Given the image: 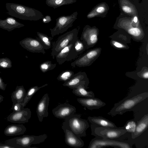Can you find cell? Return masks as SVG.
<instances>
[{
    "mask_svg": "<svg viewBox=\"0 0 148 148\" xmlns=\"http://www.w3.org/2000/svg\"><path fill=\"white\" fill-rule=\"evenodd\" d=\"M5 7L8 14L22 20L37 21L44 16L40 11L21 4L6 3Z\"/></svg>",
    "mask_w": 148,
    "mask_h": 148,
    "instance_id": "6da1fadb",
    "label": "cell"
},
{
    "mask_svg": "<svg viewBox=\"0 0 148 148\" xmlns=\"http://www.w3.org/2000/svg\"><path fill=\"white\" fill-rule=\"evenodd\" d=\"M148 97V92H145L129 99H123L115 103L108 114L112 116L117 114L122 115L127 112L131 111L138 103Z\"/></svg>",
    "mask_w": 148,
    "mask_h": 148,
    "instance_id": "7a4b0ae2",
    "label": "cell"
},
{
    "mask_svg": "<svg viewBox=\"0 0 148 148\" xmlns=\"http://www.w3.org/2000/svg\"><path fill=\"white\" fill-rule=\"evenodd\" d=\"M89 127L87 121L81 118V115L73 114L65 119L62 126V129H67L80 137L86 136V131Z\"/></svg>",
    "mask_w": 148,
    "mask_h": 148,
    "instance_id": "3957f363",
    "label": "cell"
},
{
    "mask_svg": "<svg viewBox=\"0 0 148 148\" xmlns=\"http://www.w3.org/2000/svg\"><path fill=\"white\" fill-rule=\"evenodd\" d=\"M47 137V135L44 134L38 136L24 135L6 140L5 144L14 148H30L32 144H39L44 142Z\"/></svg>",
    "mask_w": 148,
    "mask_h": 148,
    "instance_id": "277c9868",
    "label": "cell"
},
{
    "mask_svg": "<svg viewBox=\"0 0 148 148\" xmlns=\"http://www.w3.org/2000/svg\"><path fill=\"white\" fill-rule=\"evenodd\" d=\"M79 26L64 33L59 36L52 43L51 55L53 59L63 48L76 41L78 38V34Z\"/></svg>",
    "mask_w": 148,
    "mask_h": 148,
    "instance_id": "5b68a950",
    "label": "cell"
},
{
    "mask_svg": "<svg viewBox=\"0 0 148 148\" xmlns=\"http://www.w3.org/2000/svg\"><path fill=\"white\" fill-rule=\"evenodd\" d=\"M92 135L96 137L113 139L119 138L127 132L124 127L113 128L103 127L91 124Z\"/></svg>",
    "mask_w": 148,
    "mask_h": 148,
    "instance_id": "8992f818",
    "label": "cell"
},
{
    "mask_svg": "<svg viewBox=\"0 0 148 148\" xmlns=\"http://www.w3.org/2000/svg\"><path fill=\"white\" fill-rule=\"evenodd\" d=\"M77 12H75L71 15L62 16L56 19L55 27L49 29L52 37L53 38L56 35L62 34L71 27L73 23L77 19Z\"/></svg>",
    "mask_w": 148,
    "mask_h": 148,
    "instance_id": "52a82bcc",
    "label": "cell"
},
{
    "mask_svg": "<svg viewBox=\"0 0 148 148\" xmlns=\"http://www.w3.org/2000/svg\"><path fill=\"white\" fill-rule=\"evenodd\" d=\"M119 27L125 30L129 34L135 37H138L143 33L140 24H136L132 21L131 17L120 15L117 19Z\"/></svg>",
    "mask_w": 148,
    "mask_h": 148,
    "instance_id": "ba28073f",
    "label": "cell"
},
{
    "mask_svg": "<svg viewBox=\"0 0 148 148\" xmlns=\"http://www.w3.org/2000/svg\"><path fill=\"white\" fill-rule=\"evenodd\" d=\"M108 147L121 148L132 147L130 144L127 143L96 137L92 139L88 148H101Z\"/></svg>",
    "mask_w": 148,
    "mask_h": 148,
    "instance_id": "9c48e42d",
    "label": "cell"
},
{
    "mask_svg": "<svg viewBox=\"0 0 148 148\" xmlns=\"http://www.w3.org/2000/svg\"><path fill=\"white\" fill-rule=\"evenodd\" d=\"M98 30L95 27H91L86 25L83 28L80 40L88 48L97 42Z\"/></svg>",
    "mask_w": 148,
    "mask_h": 148,
    "instance_id": "30bf717a",
    "label": "cell"
},
{
    "mask_svg": "<svg viewBox=\"0 0 148 148\" xmlns=\"http://www.w3.org/2000/svg\"><path fill=\"white\" fill-rule=\"evenodd\" d=\"M100 50L99 48H97L89 51L71 63V66L75 67L89 66L97 58Z\"/></svg>",
    "mask_w": 148,
    "mask_h": 148,
    "instance_id": "8fae6325",
    "label": "cell"
},
{
    "mask_svg": "<svg viewBox=\"0 0 148 148\" xmlns=\"http://www.w3.org/2000/svg\"><path fill=\"white\" fill-rule=\"evenodd\" d=\"M20 45L24 49L32 53H45V49L40 41L31 37L25 38L19 42Z\"/></svg>",
    "mask_w": 148,
    "mask_h": 148,
    "instance_id": "7c38bea8",
    "label": "cell"
},
{
    "mask_svg": "<svg viewBox=\"0 0 148 148\" xmlns=\"http://www.w3.org/2000/svg\"><path fill=\"white\" fill-rule=\"evenodd\" d=\"M76 41L63 48L56 55L55 58L59 64L61 65L66 61L74 60L77 57L78 54L74 47Z\"/></svg>",
    "mask_w": 148,
    "mask_h": 148,
    "instance_id": "4fadbf2b",
    "label": "cell"
},
{
    "mask_svg": "<svg viewBox=\"0 0 148 148\" xmlns=\"http://www.w3.org/2000/svg\"><path fill=\"white\" fill-rule=\"evenodd\" d=\"M88 80L86 73L79 72L74 73L70 79L64 82L63 85L72 89L82 85L84 86L86 90L88 88Z\"/></svg>",
    "mask_w": 148,
    "mask_h": 148,
    "instance_id": "5bb4252c",
    "label": "cell"
},
{
    "mask_svg": "<svg viewBox=\"0 0 148 148\" xmlns=\"http://www.w3.org/2000/svg\"><path fill=\"white\" fill-rule=\"evenodd\" d=\"M31 116V112L28 108H23L22 110L13 111L7 118L8 121L15 123H25L28 122Z\"/></svg>",
    "mask_w": 148,
    "mask_h": 148,
    "instance_id": "9a60e30c",
    "label": "cell"
},
{
    "mask_svg": "<svg viewBox=\"0 0 148 148\" xmlns=\"http://www.w3.org/2000/svg\"><path fill=\"white\" fill-rule=\"evenodd\" d=\"M76 111L75 107L66 103L59 105L52 110V113L55 117L64 119L74 114Z\"/></svg>",
    "mask_w": 148,
    "mask_h": 148,
    "instance_id": "2e32d148",
    "label": "cell"
},
{
    "mask_svg": "<svg viewBox=\"0 0 148 148\" xmlns=\"http://www.w3.org/2000/svg\"><path fill=\"white\" fill-rule=\"evenodd\" d=\"M49 98L47 93L45 94L39 101L37 106L36 112L38 120L42 122L44 117L48 116V107Z\"/></svg>",
    "mask_w": 148,
    "mask_h": 148,
    "instance_id": "e0dca14e",
    "label": "cell"
},
{
    "mask_svg": "<svg viewBox=\"0 0 148 148\" xmlns=\"http://www.w3.org/2000/svg\"><path fill=\"white\" fill-rule=\"evenodd\" d=\"M77 100L82 106L91 110L99 109L106 105V103L100 99L95 97L78 98Z\"/></svg>",
    "mask_w": 148,
    "mask_h": 148,
    "instance_id": "ac0fdd59",
    "label": "cell"
},
{
    "mask_svg": "<svg viewBox=\"0 0 148 148\" xmlns=\"http://www.w3.org/2000/svg\"><path fill=\"white\" fill-rule=\"evenodd\" d=\"M62 130L65 133V142L67 145L76 148H81L84 146V143L80 137L67 129Z\"/></svg>",
    "mask_w": 148,
    "mask_h": 148,
    "instance_id": "d6986e66",
    "label": "cell"
},
{
    "mask_svg": "<svg viewBox=\"0 0 148 148\" xmlns=\"http://www.w3.org/2000/svg\"><path fill=\"white\" fill-rule=\"evenodd\" d=\"M109 10V7L106 2L100 3L95 6L87 14L88 19L96 17H105L106 16Z\"/></svg>",
    "mask_w": 148,
    "mask_h": 148,
    "instance_id": "ffe728a7",
    "label": "cell"
},
{
    "mask_svg": "<svg viewBox=\"0 0 148 148\" xmlns=\"http://www.w3.org/2000/svg\"><path fill=\"white\" fill-rule=\"evenodd\" d=\"M24 26V25L16 21L12 17H8L5 19H0V28L8 32H10L16 28Z\"/></svg>",
    "mask_w": 148,
    "mask_h": 148,
    "instance_id": "44dd1931",
    "label": "cell"
},
{
    "mask_svg": "<svg viewBox=\"0 0 148 148\" xmlns=\"http://www.w3.org/2000/svg\"><path fill=\"white\" fill-rule=\"evenodd\" d=\"M118 2L120 8L124 14L131 17L138 16L135 6L129 0H119Z\"/></svg>",
    "mask_w": 148,
    "mask_h": 148,
    "instance_id": "7402d4cb",
    "label": "cell"
},
{
    "mask_svg": "<svg viewBox=\"0 0 148 148\" xmlns=\"http://www.w3.org/2000/svg\"><path fill=\"white\" fill-rule=\"evenodd\" d=\"M88 119L91 124L100 127L117 129L120 127H117L113 123L101 116H89Z\"/></svg>",
    "mask_w": 148,
    "mask_h": 148,
    "instance_id": "603a6c76",
    "label": "cell"
},
{
    "mask_svg": "<svg viewBox=\"0 0 148 148\" xmlns=\"http://www.w3.org/2000/svg\"><path fill=\"white\" fill-rule=\"evenodd\" d=\"M26 130L23 124H11L8 126L5 129L4 133L8 136H16L23 134Z\"/></svg>",
    "mask_w": 148,
    "mask_h": 148,
    "instance_id": "cb8c5ba5",
    "label": "cell"
},
{
    "mask_svg": "<svg viewBox=\"0 0 148 148\" xmlns=\"http://www.w3.org/2000/svg\"><path fill=\"white\" fill-rule=\"evenodd\" d=\"M148 126V114L145 115L137 123L135 132L132 133V137L135 139L140 136L147 128Z\"/></svg>",
    "mask_w": 148,
    "mask_h": 148,
    "instance_id": "d4e9b609",
    "label": "cell"
},
{
    "mask_svg": "<svg viewBox=\"0 0 148 148\" xmlns=\"http://www.w3.org/2000/svg\"><path fill=\"white\" fill-rule=\"evenodd\" d=\"M25 90L23 86H17L11 94L12 102H23L26 95Z\"/></svg>",
    "mask_w": 148,
    "mask_h": 148,
    "instance_id": "484cf974",
    "label": "cell"
},
{
    "mask_svg": "<svg viewBox=\"0 0 148 148\" xmlns=\"http://www.w3.org/2000/svg\"><path fill=\"white\" fill-rule=\"evenodd\" d=\"M72 92L76 96L84 98L95 97V94L92 91H87L85 87L82 85H80L76 88H73Z\"/></svg>",
    "mask_w": 148,
    "mask_h": 148,
    "instance_id": "4316f807",
    "label": "cell"
},
{
    "mask_svg": "<svg viewBox=\"0 0 148 148\" xmlns=\"http://www.w3.org/2000/svg\"><path fill=\"white\" fill-rule=\"evenodd\" d=\"M37 38L40 41L45 50H47L50 48L52 46V37H49L47 35L39 32H37Z\"/></svg>",
    "mask_w": 148,
    "mask_h": 148,
    "instance_id": "83f0119b",
    "label": "cell"
},
{
    "mask_svg": "<svg viewBox=\"0 0 148 148\" xmlns=\"http://www.w3.org/2000/svg\"><path fill=\"white\" fill-rule=\"evenodd\" d=\"M76 0H46L47 5L55 9L62 6L72 4L76 2Z\"/></svg>",
    "mask_w": 148,
    "mask_h": 148,
    "instance_id": "f1b7e54d",
    "label": "cell"
},
{
    "mask_svg": "<svg viewBox=\"0 0 148 148\" xmlns=\"http://www.w3.org/2000/svg\"><path fill=\"white\" fill-rule=\"evenodd\" d=\"M48 85L46 84L41 86H36L29 88L26 93L25 97L22 102V104L24 107L31 99L32 96L40 88H43Z\"/></svg>",
    "mask_w": 148,
    "mask_h": 148,
    "instance_id": "f546056e",
    "label": "cell"
},
{
    "mask_svg": "<svg viewBox=\"0 0 148 148\" xmlns=\"http://www.w3.org/2000/svg\"><path fill=\"white\" fill-rule=\"evenodd\" d=\"M74 74V72L71 70H65L60 74L57 79L59 81L65 82L70 79Z\"/></svg>",
    "mask_w": 148,
    "mask_h": 148,
    "instance_id": "4dcf8cb0",
    "label": "cell"
},
{
    "mask_svg": "<svg viewBox=\"0 0 148 148\" xmlns=\"http://www.w3.org/2000/svg\"><path fill=\"white\" fill-rule=\"evenodd\" d=\"M56 66V63H52L51 61L48 60L40 64L39 68L42 72L45 73L54 69Z\"/></svg>",
    "mask_w": 148,
    "mask_h": 148,
    "instance_id": "1f68e13d",
    "label": "cell"
},
{
    "mask_svg": "<svg viewBox=\"0 0 148 148\" xmlns=\"http://www.w3.org/2000/svg\"><path fill=\"white\" fill-rule=\"evenodd\" d=\"M137 123L132 119L127 121L124 126L127 132L131 133H134L136 130Z\"/></svg>",
    "mask_w": 148,
    "mask_h": 148,
    "instance_id": "d6a6232c",
    "label": "cell"
},
{
    "mask_svg": "<svg viewBox=\"0 0 148 148\" xmlns=\"http://www.w3.org/2000/svg\"><path fill=\"white\" fill-rule=\"evenodd\" d=\"M74 49L78 55L82 53L85 49L86 46L81 40L78 38L75 42L74 45Z\"/></svg>",
    "mask_w": 148,
    "mask_h": 148,
    "instance_id": "836d02e7",
    "label": "cell"
},
{
    "mask_svg": "<svg viewBox=\"0 0 148 148\" xmlns=\"http://www.w3.org/2000/svg\"><path fill=\"white\" fill-rule=\"evenodd\" d=\"M11 60L8 58H0V68L4 69L10 68L12 66Z\"/></svg>",
    "mask_w": 148,
    "mask_h": 148,
    "instance_id": "e575fe53",
    "label": "cell"
},
{
    "mask_svg": "<svg viewBox=\"0 0 148 148\" xmlns=\"http://www.w3.org/2000/svg\"><path fill=\"white\" fill-rule=\"evenodd\" d=\"M22 102H13L12 108L13 111H19L23 109L24 107L22 104Z\"/></svg>",
    "mask_w": 148,
    "mask_h": 148,
    "instance_id": "d590c367",
    "label": "cell"
},
{
    "mask_svg": "<svg viewBox=\"0 0 148 148\" xmlns=\"http://www.w3.org/2000/svg\"><path fill=\"white\" fill-rule=\"evenodd\" d=\"M112 43L114 47L119 48H123L125 47L123 45L116 41H112Z\"/></svg>",
    "mask_w": 148,
    "mask_h": 148,
    "instance_id": "8d00e7d4",
    "label": "cell"
},
{
    "mask_svg": "<svg viewBox=\"0 0 148 148\" xmlns=\"http://www.w3.org/2000/svg\"><path fill=\"white\" fill-rule=\"evenodd\" d=\"M7 85L3 81L2 78L0 77V89L3 90H5Z\"/></svg>",
    "mask_w": 148,
    "mask_h": 148,
    "instance_id": "74e56055",
    "label": "cell"
},
{
    "mask_svg": "<svg viewBox=\"0 0 148 148\" xmlns=\"http://www.w3.org/2000/svg\"><path fill=\"white\" fill-rule=\"evenodd\" d=\"M42 19V22L45 23H48L51 20L50 16L49 15H47L45 17L43 16Z\"/></svg>",
    "mask_w": 148,
    "mask_h": 148,
    "instance_id": "f35d334b",
    "label": "cell"
},
{
    "mask_svg": "<svg viewBox=\"0 0 148 148\" xmlns=\"http://www.w3.org/2000/svg\"><path fill=\"white\" fill-rule=\"evenodd\" d=\"M0 148H14V147L7 145L5 143H0Z\"/></svg>",
    "mask_w": 148,
    "mask_h": 148,
    "instance_id": "ab89813d",
    "label": "cell"
},
{
    "mask_svg": "<svg viewBox=\"0 0 148 148\" xmlns=\"http://www.w3.org/2000/svg\"><path fill=\"white\" fill-rule=\"evenodd\" d=\"M142 77L145 79H147L148 77V73L147 71L144 72L142 74Z\"/></svg>",
    "mask_w": 148,
    "mask_h": 148,
    "instance_id": "60d3db41",
    "label": "cell"
},
{
    "mask_svg": "<svg viewBox=\"0 0 148 148\" xmlns=\"http://www.w3.org/2000/svg\"><path fill=\"white\" fill-rule=\"evenodd\" d=\"M4 97L0 95V103L3 100Z\"/></svg>",
    "mask_w": 148,
    "mask_h": 148,
    "instance_id": "b9f144b4",
    "label": "cell"
},
{
    "mask_svg": "<svg viewBox=\"0 0 148 148\" xmlns=\"http://www.w3.org/2000/svg\"><path fill=\"white\" fill-rule=\"evenodd\" d=\"M0 73H1V71H0Z\"/></svg>",
    "mask_w": 148,
    "mask_h": 148,
    "instance_id": "7bdbcfd3",
    "label": "cell"
}]
</instances>
